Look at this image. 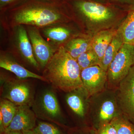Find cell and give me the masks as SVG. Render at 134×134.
I'll use <instances>...</instances> for the list:
<instances>
[{
  "label": "cell",
  "mask_w": 134,
  "mask_h": 134,
  "mask_svg": "<svg viewBox=\"0 0 134 134\" xmlns=\"http://www.w3.org/2000/svg\"><path fill=\"white\" fill-rule=\"evenodd\" d=\"M91 41L86 39H73L69 41L65 48L67 52L76 60L79 55L91 48Z\"/></svg>",
  "instance_id": "cell-17"
},
{
  "label": "cell",
  "mask_w": 134,
  "mask_h": 134,
  "mask_svg": "<svg viewBox=\"0 0 134 134\" xmlns=\"http://www.w3.org/2000/svg\"><path fill=\"white\" fill-rule=\"evenodd\" d=\"M33 105L34 111L38 116L53 120H59L61 116L59 104L52 91L46 90L43 92Z\"/></svg>",
  "instance_id": "cell-7"
},
{
  "label": "cell",
  "mask_w": 134,
  "mask_h": 134,
  "mask_svg": "<svg viewBox=\"0 0 134 134\" xmlns=\"http://www.w3.org/2000/svg\"><path fill=\"white\" fill-rule=\"evenodd\" d=\"M23 134H36L33 130H26L23 131Z\"/></svg>",
  "instance_id": "cell-27"
},
{
  "label": "cell",
  "mask_w": 134,
  "mask_h": 134,
  "mask_svg": "<svg viewBox=\"0 0 134 134\" xmlns=\"http://www.w3.org/2000/svg\"><path fill=\"white\" fill-rule=\"evenodd\" d=\"M29 33L36 60L41 67H45L55 52L41 37L37 30L31 29Z\"/></svg>",
  "instance_id": "cell-9"
},
{
  "label": "cell",
  "mask_w": 134,
  "mask_h": 134,
  "mask_svg": "<svg viewBox=\"0 0 134 134\" xmlns=\"http://www.w3.org/2000/svg\"><path fill=\"white\" fill-rule=\"evenodd\" d=\"M30 107L27 105L18 106L15 115L4 133L12 131L23 132L32 130L36 123V114Z\"/></svg>",
  "instance_id": "cell-10"
},
{
  "label": "cell",
  "mask_w": 134,
  "mask_h": 134,
  "mask_svg": "<svg viewBox=\"0 0 134 134\" xmlns=\"http://www.w3.org/2000/svg\"><path fill=\"white\" fill-rule=\"evenodd\" d=\"M60 18L59 14L53 10L36 7L22 10L16 15L15 20L19 24L43 26L55 23Z\"/></svg>",
  "instance_id": "cell-4"
},
{
  "label": "cell",
  "mask_w": 134,
  "mask_h": 134,
  "mask_svg": "<svg viewBox=\"0 0 134 134\" xmlns=\"http://www.w3.org/2000/svg\"><path fill=\"white\" fill-rule=\"evenodd\" d=\"M3 98L8 99L17 106L31 107L34 102L31 87L25 82L17 79H6L2 82Z\"/></svg>",
  "instance_id": "cell-3"
},
{
  "label": "cell",
  "mask_w": 134,
  "mask_h": 134,
  "mask_svg": "<svg viewBox=\"0 0 134 134\" xmlns=\"http://www.w3.org/2000/svg\"><path fill=\"white\" fill-rule=\"evenodd\" d=\"M76 7L86 19L96 23H105L115 16L113 8L93 1H80L76 3Z\"/></svg>",
  "instance_id": "cell-5"
},
{
  "label": "cell",
  "mask_w": 134,
  "mask_h": 134,
  "mask_svg": "<svg viewBox=\"0 0 134 134\" xmlns=\"http://www.w3.org/2000/svg\"><path fill=\"white\" fill-rule=\"evenodd\" d=\"M111 123L114 127L117 134H134V126L123 118L116 117Z\"/></svg>",
  "instance_id": "cell-22"
},
{
  "label": "cell",
  "mask_w": 134,
  "mask_h": 134,
  "mask_svg": "<svg viewBox=\"0 0 134 134\" xmlns=\"http://www.w3.org/2000/svg\"><path fill=\"white\" fill-rule=\"evenodd\" d=\"M0 1H1V2L7 3L13 0H0Z\"/></svg>",
  "instance_id": "cell-28"
},
{
  "label": "cell",
  "mask_w": 134,
  "mask_h": 134,
  "mask_svg": "<svg viewBox=\"0 0 134 134\" xmlns=\"http://www.w3.org/2000/svg\"><path fill=\"white\" fill-rule=\"evenodd\" d=\"M134 65V45L124 43L108 67V83L112 86L119 85Z\"/></svg>",
  "instance_id": "cell-2"
},
{
  "label": "cell",
  "mask_w": 134,
  "mask_h": 134,
  "mask_svg": "<svg viewBox=\"0 0 134 134\" xmlns=\"http://www.w3.org/2000/svg\"><path fill=\"white\" fill-rule=\"evenodd\" d=\"M44 33L46 36L51 40L60 43L66 40L70 35V32L69 30L62 27L46 29Z\"/></svg>",
  "instance_id": "cell-21"
},
{
  "label": "cell",
  "mask_w": 134,
  "mask_h": 134,
  "mask_svg": "<svg viewBox=\"0 0 134 134\" xmlns=\"http://www.w3.org/2000/svg\"><path fill=\"white\" fill-rule=\"evenodd\" d=\"M117 31L122 36L124 43L134 45V9L130 11Z\"/></svg>",
  "instance_id": "cell-16"
},
{
  "label": "cell",
  "mask_w": 134,
  "mask_h": 134,
  "mask_svg": "<svg viewBox=\"0 0 134 134\" xmlns=\"http://www.w3.org/2000/svg\"><path fill=\"white\" fill-rule=\"evenodd\" d=\"M118 99L124 114L134 121V65L119 84Z\"/></svg>",
  "instance_id": "cell-8"
},
{
  "label": "cell",
  "mask_w": 134,
  "mask_h": 134,
  "mask_svg": "<svg viewBox=\"0 0 134 134\" xmlns=\"http://www.w3.org/2000/svg\"><path fill=\"white\" fill-rule=\"evenodd\" d=\"M81 71L77 60L62 46L46 66L43 76L55 88L70 92L82 88Z\"/></svg>",
  "instance_id": "cell-1"
},
{
  "label": "cell",
  "mask_w": 134,
  "mask_h": 134,
  "mask_svg": "<svg viewBox=\"0 0 134 134\" xmlns=\"http://www.w3.org/2000/svg\"><path fill=\"white\" fill-rule=\"evenodd\" d=\"M99 134H117L114 127L111 123L105 125L100 130Z\"/></svg>",
  "instance_id": "cell-24"
},
{
  "label": "cell",
  "mask_w": 134,
  "mask_h": 134,
  "mask_svg": "<svg viewBox=\"0 0 134 134\" xmlns=\"http://www.w3.org/2000/svg\"><path fill=\"white\" fill-rule=\"evenodd\" d=\"M17 106L10 100L2 98L0 102V114L2 116L5 130L12 121L17 110Z\"/></svg>",
  "instance_id": "cell-18"
},
{
  "label": "cell",
  "mask_w": 134,
  "mask_h": 134,
  "mask_svg": "<svg viewBox=\"0 0 134 134\" xmlns=\"http://www.w3.org/2000/svg\"><path fill=\"white\" fill-rule=\"evenodd\" d=\"M32 130L36 134H62L57 127L45 122H39Z\"/></svg>",
  "instance_id": "cell-23"
},
{
  "label": "cell",
  "mask_w": 134,
  "mask_h": 134,
  "mask_svg": "<svg viewBox=\"0 0 134 134\" xmlns=\"http://www.w3.org/2000/svg\"><path fill=\"white\" fill-rule=\"evenodd\" d=\"M0 67L12 72L19 79L33 78L47 82L43 76L29 71L14 60L6 56H1Z\"/></svg>",
  "instance_id": "cell-11"
},
{
  "label": "cell",
  "mask_w": 134,
  "mask_h": 134,
  "mask_svg": "<svg viewBox=\"0 0 134 134\" xmlns=\"http://www.w3.org/2000/svg\"><path fill=\"white\" fill-rule=\"evenodd\" d=\"M4 134H23V132L21 131H12L4 133Z\"/></svg>",
  "instance_id": "cell-26"
},
{
  "label": "cell",
  "mask_w": 134,
  "mask_h": 134,
  "mask_svg": "<svg viewBox=\"0 0 134 134\" xmlns=\"http://www.w3.org/2000/svg\"><path fill=\"white\" fill-rule=\"evenodd\" d=\"M18 41L19 50L24 59L34 67L38 68V63L34 54L32 46L29 41L26 30L20 27L18 31Z\"/></svg>",
  "instance_id": "cell-13"
},
{
  "label": "cell",
  "mask_w": 134,
  "mask_h": 134,
  "mask_svg": "<svg viewBox=\"0 0 134 134\" xmlns=\"http://www.w3.org/2000/svg\"><path fill=\"white\" fill-rule=\"evenodd\" d=\"M114 1L127 5L130 11L134 9V0H113Z\"/></svg>",
  "instance_id": "cell-25"
},
{
  "label": "cell",
  "mask_w": 134,
  "mask_h": 134,
  "mask_svg": "<svg viewBox=\"0 0 134 134\" xmlns=\"http://www.w3.org/2000/svg\"><path fill=\"white\" fill-rule=\"evenodd\" d=\"M123 39L120 34L117 31L108 47L105 52L101 61L100 67L107 71L110 63L122 47L124 44Z\"/></svg>",
  "instance_id": "cell-14"
},
{
  "label": "cell",
  "mask_w": 134,
  "mask_h": 134,
  "mask_svg": "<svg viewBox=\"0 0 134 134\" xmlns=\"http://www.w3.org/2000/svg\"><path fill=\"white\" fill-rule=\"evenodd\" d=\"M83 89L87 97L100 92L107 81V71L99 66L85 69L81 71Z\"/></svg>",
  "instance_id": "cell-6"
},
{
  "label": "cell",
  "mask_w": 134,
  "mask_h": 134,
  "mask_svg": "<svg viewBox=\"0 0 134 134\" xmlns=\"http://www.w3.org/2000/svg\"><path fill=\"white\" fill-rule=\"evenodd\" d=\"M117 31L112 30L101 31L96 34L91 40L92 48L102 60L106 50L112 40Z\"/></svg>",
  "instance_id": "cell-12"
},
{
  "label": "cell",
  "mask_w": 134,
  "mask_h": 134,
  "mask_svg": "<svg viewBox=\"0 0 134 134\" xmlns=\"http://www.w3.org/2000/svg\"><path fill=\"white\" fill-rule=\"evenodd\" d=\"M117 106L115 101L108 99L103 102L98 113V118L101 121H108L117 117Z\"/></svg>",
  "instance_id": "cell-20"
},
{
  "label": "cell",
  "mask_w": 134,
  "mask_h": 134,
  "mask_svg": "<svg viewBox=\"0 0 134 134\" xmlns=\"http://www.w3.org/2000/svg\"><path fill=\"white\" fill-rule=\"evenodd\" d=\"M76 60L81 70L93 66H100L101 65L100 59L91 47L79 55Z\"/></svg>",
  "instance_id": "cell-19"
},
{
  "label": "cell",
  "mask_w": 134,
  "mask_h": 134,
  "mask_svg": "<svg viewBox=\"0 0 134 134\" xmlns=\"http://www.w3.org/2000/svg\"><path fill=\"white\" fill-rule=\"evenodd\" d=\"M85 93L83 88L79 89L69 92L66 97V101L70 108L81 117H83L85 113V104L83 96Z\"/></svg>",
  "instance_id": "cell-15"
}]
</instances>
